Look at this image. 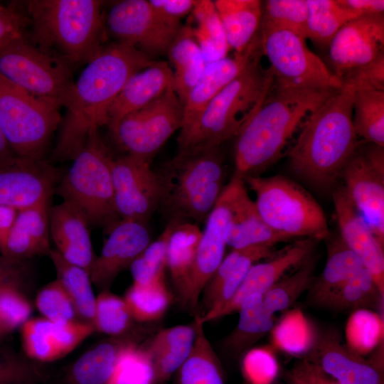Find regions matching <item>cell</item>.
Returning a JSON list of instances; mask_svg holds the SVG:
<instances>
[{
  "label": "cell",
  "mask_w": 384,
  "mask_h": 384,
  "mask_svg": "<svg viewBox=\"0 0 384 384\" xmlns=\"http://www.w3.org/2000/svg\"><path fill=\"white\" fill-rule=\"evenodd\" d=\"M154 62L132 45H105L74 82L51 159L73 160L90 134L107 126L109 110L129 78Z\"/></svg>",
  "instance_id": "obj_1"
},
{
  "label": "cell",
  "mask_w": 384,
  "mask_h": 384,
  "mask_svg": "<svg viewBox=\"0 0 384 384\" xmlns=\"http://www.w3.org/2000/svg\"><path fill=\"white\" fill-rule=\"evenodd\" d=\"M356 85L350 80L311 113L288 151L292 169L310 183L332 186L358 148L353 125Z\"/></svg>",
  "instance_id": "obj_2"
},
{
  "label": "cell",
  "mask_w": 384,
  "mask_h": 384,
  "mask_svg": "<svg viewBox=\"0 0 384 384\" xmlns=\"http://www.w3.org/2000/svg\"><path fill=\"white\" fill-rule=\"evenodd\" d=\"M336 90L295 88L273 80L261 105L235 138V173L257 176L274 164L306 117Z\"/></svg>",
  "instance_id": "obj_3"
},
{
  "label": "cell",
  "mask_w": 384,
  "mask_h": 384,
  "mask_svg": "<svg viewBox=\"0 0 384 384\" xmlns=\"http://www.w3.org/2000/svg\"><path fill=\"white\" fill-rule=\"evenodd\" d=\"M105 1H25L28 39L70 67L88 63L105 46Z\"/></svg>",
  "instance_id": "obj_4"
},
{
  "label": "cell",
  "mask_w": 384,
  "mask_h": 384,
  "mask_svg": "<svg viewBox=\"0 0 384 384\" xmlns=\"http://www.w3.org/2000/svg\"><path fill=\"white\" fill-rule=\"evenodd\" d=\"M261 48L245 68L180 129L178 151L220 146L235 138L261 105L274 80L261 64Z\"/></svg>",
  "instance_id": "obj_5"
},
{
  "label": "cell",
  "mask_w": 384,
  "mask_h": 384,
  "mask_svg": "<svg viewBox=\"0 0 384 384\" xmlns=\"http://www.w3.org/2000/svg\"><path fill=\"white\" fill-rule=\"evenodd\" d=\"M156 172L161 185L159 208L169 220H206L225 187L220 146L178 151Z\"/></svg>",
  "instance_id": "obj_6"
},
{
  "label": "cell",
  "mask_w": 384,
  "mask_h": 384,
  "mask_svg": "<svg viewBox=\"0 0 384 384\" xmlns=\"http://www.w3.org/2000/svg\"><path fill=\"white\" fill-rule=\"evenodd\" d=\"M243 179L255 193L259 214L272 230L289 240L318 241L329 237L321 207L299 184L282 176H247Z\"/></svg>",
  "instance_id": "obj_7"
},
{
  "label": "cell",
  "mask_w": 384,
  "mask_h": 384,
  "mask_svg": "<svg viewBox=\"0 0 384 384\" xmlns=\"http://www.w3.org/2000/svg\"><path fill=\"white\" fill-rule=\"evenodd\" d=\"M113 159L99 130L92 132L56 189L64 201L85 215L90 225L107 228L120 219L114 204Z\"/></svg>",
  "instance_id": "obj_8"
},
{
  "label": "cell",
  "mask_w": 384,
  "mask_h": 384,
  "mask_svg": "<svg viewBox=\"0 0 384 384\" xmlns=\"http://www.w3.org/2000/svg\"><path fill=\"white\" fill-rule=\"evenodd\" d=\"M0 78L60 107L74 84L71 67L36 46L27 34L0 48Z\"/></svg>",
  "instance_id": "obj_9"
},
{
  "label": "cell",
  "mask_w": 384,
  "mask_h": 384,
  "mask_svg": "<svg viewBox=\"0 0 384 384\" xmlns=\"http://www.w3.org/2000/svg\"><path fill=\"white\" fill-rule=\"evenodd\" d=\"M60 108L0 78V127L18 156L43 159L62 122Z\"/></svg>",
  "instance_id": "obj_10"
},
{
  "label": "cell",
  "mask_w": 384,
  "mask_h": 384,
  "mask_svg": "<svg viewBox=\"0 0 384 384\" xmlns=\"http://www.w3.org/2000/svg\"><path fill=\"white\" fill-rule=\"evenodd\" d=\"M261 50L274 80L301 89L338 90L343 82L307 46L306 38L289 31L259 30Z\"/></svg>",
  "instance_id": "obj_11"
},
{
  "label": "cell",
  "mask_w": 384,
  "mask_h": 384,
  "mask_svg": "<svg viewBox=\"0 0 384 384\" xmlns=\"http://www.w3.org/2000/svg\"><path fill=\"white\" fill-rule=\"evenodd\" d=\"M183 105L169 88L144 107L125 115L112 134L127 154L151 162L171 136L180 129Z\"/></svg>",
  "instance_id": "obj_12"
},
{
  "label": "cell",
  "mask_w": 384,
  "mask_h": 384,
  "mask_svg": "<svg viewBox=\"0 0 384 384\" xmlns=\"http://www.w3.org/2000/svg\"><path fill=\"white\" fill-rule=\"evenodd\" d=\"M105 27L116 42L132 45L151 57L166 54L182 25L164 19L149 1L123 0L110 8Z\"/></svg>",
  "instance_id": "obj_13"
},
{
  "label": "cell",
  "mask_w": 384,
  "mask_h": 384,
  "mask_svg": "<svg viewBox=\"0 0 384 384\" xmlns=\"http://www.w3.org/2000/svg\"><path fill=\"white\" fill-rule=\"evenodd\" d=\"M356 151L344 167L343 186L371 233L384 244V151L372 144Z\"/></svg>",
  "instance_id": "obj_14"
},
{
  "label": "cell",
  "mask_w": 384,
  "mask_h": 384,
  "mask_svg": "<svg viewBox=\"0 0 384 384\" xmlns=\"http://www.w3.org/2000/svg\"><path fill=\"white\" fill-rule=\"evenodd\" d=\"M114 204L120 219L146 223L161 202V185L150 161L130 154L113 159Z\"/></svg>",
  "instance_id": "obj_15"
},
{
  "label": "cell",
  "mask_w": 384,
  "mask_h": 384,
  "mask_svg": "<svg viewBox=\"0 0 384 384\" xmlns=\"http://www.w3.org/2000/svg\"><path fill=\"white\" fill-rule=\"evenodd\" d=\"M383 341L365 358L341 341L334 331L317 335L304 358L319 366L339 384H384Z\"/></svg>",
  "instance_id": "obj_16"
},
{
  "label": "cell",
  "mask_w": 384,
  "mask_h": 384,
  "mask_svg": "<svg viewBox=\"0 0 384 384\" xmlns=\"http://www.w3.org/2000/svg\"><path fill=\"white\" fill-rule=\"evenodd\" d=\"M333 73L343 82L348 75L384 55L383 14L356 18L344 24L329 46Z\"/></svg>",
  "instance_id": "obj_17"
},
{
  "label": "cell",
  "mask_w": 384,
  "mask_h": 384,
  "mask_svg": "<svg viewBox=\"0 0 384 384\" xmlns=\"http://www.w3.org/2000/svg\"><path fill=\"white\" fill-rule=\"evenodd\" d=\"M230 218L228 194L224 188L206 220L192 270L178 295L186 309H196L201 293L225 257Z\"/></svg>",
  "instance_id": "obj_18"
},
{
  "label": "cell",
  "mask_w": 384,
  "mask_h": 384,
  "mask_svg": "<svg viewBox=\"0 0 384 384\" xmlns=\"http://www.w3.org/2000/svg\"><path fill=\"white\" fill-rule=\"evenodd\" d=\"M58 178L43 159L16 156L0 165V205L21 210L48 203Z\"/></svg>",
  "instance_id": "obj_19"
},
{
  "label": "cell",
  "mask_w": 384,
  "mask_h": 384,
  "mask_svg": "<svg viewBox=\"0 0 384 384\" xmlns=\"http://www.w3.org/2000/svg\"><path fill=\"white\" fill-rule=\"evenodd\" d=\"M108 237L90 273L98 288L108 289L116 277L144 252L151 242L146 223L119 219L107 228Z\"/></svg>",
  "instance_id": "obj_20"
},
{
  "label": "cell",
  "mask_w": 384,
  "mask_h": 384,
  "mask_svg": "<svg viewBox=\"0 0 384 384\" xmlns=\"http://www.w3.org/2000/svg\"><path fill=\"white\" fill-rule=\"evenodd\" d=\"M316 240L301 238L286 246L267 261L256 262L248 270L231 299L212 317V321L238 312L248 297L264 295L287 272L312 256Z\"/></svg>",
  "instance_id": "obj_21"
},
{
  "label": "cell",
  "mask_w": 384,
  "mask_h": 384,
  "mask_svg": "<svg viewBox=\"0 0 384 384\" xmlns=\"http://www.w3.org/2000/svg\"><path fill=\"white\" fill-rule=\"evenodd\" d=\"M333 201L340 238L370 272L384 297L383 245L371 233L343 187L334 191Z\"/></svg>",
  "instance_id": "obj_22"
},
{
  "label": "cell",
  "mask_w": 384,
  "mask_h": 384,
  "mask_svg": "<svg viewBox=\"0 0 384 384\" xmlns=\"http://www.w3.org/2000/svg\"><path fill=\"white\" fill-rule=\"evenodd\" d=\"M225 188L228 194L231 214L227 245L232 249L256 245L274 247L277 243L289 240L272 230L262 219L255 201L248 195L242 176L235 173Z\"/></svg>",
  "instance_id": "obj_23"
},
{
  "label": "cell",
  "mask_w": 384,
  "mask_h": 384,
  "mask_svg": "<svg viewBox=\"0 0 384 384\" xmlns=\"http://www.w3.org/2000/svg\"><path fill=\"white\" fill-rule=\"evenodd\" d=\"M275 253L274 247L269 245L233 249L224 257L203 291L206 311L203 315L199 314L200 321L204 324L211 321L233 296L250 268Z\"/></svg>",
  "instance_id": "obj_24"
},
{
  "label": "cell",
  "mask_w": 384,
  "mask_h": 384,
  "mask_svg": "<svg viewBox=\"0 0 384 384\" xmlns=\"http://www.w3.org/2000/svg\"><path fill=\"white\" fill-rule=\"evenodd\" d=\"M48 217L50 235L56 250L65 260L90 274L95 257L87 218L76 206L64 201L49 209Z\"/></svg>",
  "instance_id": "obj_25"
},
{
  "label": "cell",
  "mask_w": 384,
  "mask_h": 384,
  "mask_svg": "<svg viewBox=\"0 0 384 384\" xmlns=\"http://www.w3.org/2000/svg\"><path fill=\"white\" fill-rule=\"evenodd\" d=\"M260 48L258 31L243 52L206 63L201 78L184 103L181 129L190 124L198 116L209 102L245 68Z\"/></svg>",
  "instance_id": "obj_26"
},
{
  "label": "cell",
  "mask_w": 384,
  "mask_h": 384,
  "mask_svg": "<svg viewBox=\"0 0 384 384\" xmlns=\"http://www.w3.org/2000/svg\"><path fill=\"white\" fill-rule=\"evenodd\" d=\"M171 87L174 72L165 61L154 60L132 75L109 110L107 127L112 134L125 115L144 107Z\"/></svg>",
  "instance_id": "obj_27"
},
{
  "label": "cell",
  "mask_w": 384,
  "mask_h": 384,
  "mask_svg": "<svg viewBox=\"0 0 384 384\" xmlns=\"http://www.w3.org/2000/svg\"><path fill=\"white\" fill-rule=\"evenodd\" d=\"M48 212V203L18 210L6 238L3 257L20 260L49 254Z\"/></svg>",
  "instance_id": "obj_28"
},
{
  "label": "cell",
  "mask_w": 384,
  "mask_h": 384,
  "mask_svg": "<svg viewBox=\"0 0 384 384\" xmlns=\"http://www.w3.org/2000/svg\"><path fill=\"white\" fill-rule=\"evenodd\" d=\"M196 334V324H181L159 331L144 347L161 384L171 377L189 356Z\"/></svg>",
  "instance_id": "obj_29"
},
{
  "label": "cell",
  "mask_w": 384,
  "mask_h": 384,
  "mask_svg": "<svg viewBox=\"0 0 384 384\" xmlns=\"http://www.w3.org/2000/svg\"><path fill=\"white\" fill-rule=\"evenodd\" d=\"M214 5L230 49L243 52L257 33L262 18L260 0H216Z\"/></svg>",
  "instance_id": "obj_30"
},
{
  "label": "cell",
  "mask_w": 384,
  "mask_h": 384,
  "mask_svg": "<svg viewBox=\"0 0 384 384\" xmlns=\"http://www.w3.org/2000/svg\"><path fill=\"white\" fill-rule=\"evenodd\" d=\"M238 312V324L223 342L225 351L235 357L242 356L274 326V315L265 308L262 294L247 297Z\"/></svg>",
  "instance_id": "obj_31"
},
{
  "label": "cell",
  "mask_w": 384,
  "mask_h": 384,
  "mask_svg": "<svg viewBox=\"0 0 384 384\" xmlns=\"http://www.w3.org/2000/svg\"><path fill=\"white\" fill-rule=\"evenodd\" d=\"M166 54L174 67V89L184 105L206 65L191 26H182Z\"/></svg>",
  "instance_id": "obj_32"
},
{
  "label": "cell",
  "mask_w": 384,
  "mask_h": 384,
  "mask_svg": "<svg viewBox=\"0 0 384 384\" xmlns=\"http://www.w3.org/2000/svg\"><path fill=\"white\" fill-rule=\"evenodd\" d=\"M363 267L359 258L342 240L336 238L329 245L327 260L322 272L309 288L310 301L322 306L332 294Z\"/></svg>",
  "instance_id": "obj_33"
},
{
  "label": "cell",
  "mask_w": 384,
  "mask_h": 384,
  "mask_svg": "<svg viewBox=\"0 0 384 384\" xmlns=\"http://www.w3.org/2000/svg\"><path fill=\"white\" fill-rule=\"evenodd\" d=\"M130 341L110 339L90 348L76 360L65 374L68 384H107L119 356Z\"/></svg>",
  "instance_id": "obj_34"
},
{
  "label": "cell",
  "mask_w": 384,
  "mask_h": 384,
  "mask_svg": "<svg viewBox=\"0 0 384 384\" xmlns=\"http://www.w3.org/2000/svg\"><path fill=\"white\" fill-rule=\"evenodd\" d=\"M196 334L191 352L176 372V384H225L220 361L208 339L199 314L194 318Z\"/></svg>",
  "instance_id": "obj_35"
},
{
  "label": "cell",
  "mask_w": 384,
  "mask_h": 384,
  "mask_svg": "<svg viewBox=\"0 0 384 384\" xmlns=\"http://www.w3.org/2000/svg\"><path fill=\"white\" fill-rule=\"evenodd\" d=\"M353 99V125L357 137L384 147V90L356 82Z\"/></svg>",
  "instance_id": "obj_36"
},
{
  "label": "cell",
  "mask_w": 384,
  "mask_h": 384,
  "mask_svg": "<svg viewBox=\"0 0 384 384\" xmlns=\"http://www.w3.org/2000/svg\"><path fill=\"white\" fill-rule=\"evenodd\" d=\"M201 232L196 224L181 220H176L171 232L167 250V268L178 295L192 270Z\"/></svg>",
  "instance_id": "obj_37"
},
{
  "label": "cell",
  "mask_w": 384,
  "mask_h": 384,
  "mask_svg": "<svg viewBox=\"0 0 384 384\" xmlns=\"http://www.w3.org/2000/svg\"><path fill=\"white\" fill-rule=\"evenodd\" d=\"M308 18L306 39L322 48H329L338 30L358 16L338 0H306Z\"/></svg>",
  "instance_id": "obj_38"
},
{
  "label": "cell",
  "mask_w": 384,
  "mask_h": 384,
  "mask_svg": "<svg viewBox=\"0 0 384 384\" xmlns=\"http://www.w3.org/2000/svg\"><path fill=\"white\" fill-rule=\"evenodd\" d=\"M191 13L196 24L193 34L206 63L228 56L230 47L213 1L196 0Z\"/></svg>",
  "instance_id": "obj_39"
},
{
  "label": "cell",
  "mask_w": 384,
  "mask_h": 384,
  "mask_svg": "<svg viewBox=\"0 0 384 384\" xmlns=\"http://www.w3.org/2000/svg\"><path fill=\"white\" fill-rule=\"evenodd\" d=\"M48 255L56 270L57 279L70 297L77 314L91 324L96 297L92 291L90 274L65 260L56 250H50Z\"/></svg>",
  "instance_id": "obj_40"
},
{
  "label": "cell",
  "mask_w": 384,
  "mask_h": 384,
  "mask_svg": "<svg viewBox=\"0 0 384 384\" xmlns=\"http://www.w3.org/2000/svg\"><path fill=\"white\" fill-rule=\"evenodd\" d=\"M383 297L372 274L363 267L332 294L322 306L336 311L377 309L383 305Z\"/></svg>",
  "instance_id": "obj_41"
},
{
  "label": "cell",
  "mask_w": 384,
  "mask_h": 384,
  "mask_svg": "<svg viewBox=\"0 0 384 384\" xmlns=\"http://www.w3.org/2000/svg\"><path fill=\"white\" fill-rule=\"evenodd\" d=\"M270 333L275 347L303 358L310 351L317 336L311 324L299 310L284 316Z\"/></svg>",
  "instance_id": "obj_42"
},
{
  "label": "cell",
  "mask_w": 384,
  "mask_h": 384,
  "mask_svg": "<svg viewBox=\"0 0 384 384\" xmlns=\"http://www.w3.org/2000/svg\"><path fill=\"white\" fill-rule=\"evenodd\" d=\"M316 267L315 260L310 257L296 271L284 276L263 295L267 310L274 315L292 306L299 297L309 289L313 281Z\"/></svg>",
  "instance_id": "obj_43"
},
{
  "label": "cell",
  "mask_w": 384,
  "mask_h": 384,
  "mask_svg": "<svg viewBox=\"0 0 384 384\" xmlns=\"http://www.w3.org/2000/svg\"><path fill=\"white\" fill-rule=\"evenodd\" d=\"M169 220L159 238L150 242L144 252L130 266L133 284L149 285L165 282L167 268V250L169 238L176 223Z\"/></svg>",
  "instance_id": "obj_44"
},
{
  "label": "cell",
  "mask_w": 384,
  "mask_h": 384,
  "mask_svg": "<svg viewBox=\"0 0 384 384\" xmlns=\"http://www.w3.org/2000/svg\"><path fill=\"white\" fill-rule=\"evenodd\" d=\"M123 298L134 320L140 322L154 321L161 319L172 300L166 282L149 285L133 284Z\"/></svg>",
  "instance_id": "obj_45"
},
{
  "label": "cell",
  "mask_w": 384,
  "mask_h": 384,
  "mask_svg": "<svg viewBox=\"0 0 384 384\" xmlns=\"http://www.w3.org/2000/svg\"><path fill=\"white\" fill-rule=\"evenodd\" d=\"M306 0H267L262 2L260 31L286 30L306 38Z\"/></svg>",
  "instance_id": "obj_46"
},
{
  "label": "cell",
  "mask_w": 384,
  "mask_h": 384,
  "mask_svg": "<svg viewBox=\"0 0 384 384\" xmlns=\"http://www.w3.org/2000/svg\"><path fill=\"white\" fill-rule=\"evenodd\" d=\"M353 312L346 324V345L363 356L383 341V319L370 309H361Z\"/></svg>",
  "instance_id": "obj_47"
},
{
  "label": "cell",
  "mask_w": 384,
  "mask_h": 384,
  "mask_svg": "<svg viewBox=\"0 0 384 384\" xmlns=\"http://www.w3.org/2000/svg\"><path fill=\"white\" fill-rule=\"evenodd\" d=\"M134 320L124 298L102 290L97 297L92 326L95 331L112 336L123 335Z\"/></svg>",
  "instance_id": "obj_48"
},
{
  "label": "cell",
  "mask_w": 384,
  "mask_h": 384,
  "mask_svg": "<svg viewBox=\"0 0 384 384\" xmlns=\"http://www.w3.org/2000/svg\"><path fill=\"white\" fill-rule=\"evenodd\" d=\"M107 384H157L145 348L129 343L121 351Z\"/></svg>",
  "instance_id": "obj_49"
},
{
  "label": "cell",
  "mask_w": 384,
  "mask_h": 384,
  "mask_svg": "<svg viewBox=\"0 0 384 384\" xmlns=\"http://www.w3.org/2000/svg\"><path fill=\"white\" fill-rule=\"evenodd\" d=\"M21 327L23 348L28 357L42 362L61 358L52 337V321L43 317L28 319Z\"/></svg>",
  "instance_id": "obj_50"
},
{
  "label": "cell",
  "mask_w": 384,
  "mask_h": 384,
  "mask_svg": "<svg viewBox=\"0 0 384 384\" xmlns=\"http://www.w3.org/2000/svg\"><path fill=\"white\" fill-rule=\"evenodd\" d=\"M31 314V306L16 284L0 287V339L21 326Z\"/></svg>",
  "instance_id": "obj_51"
},
{
  "label": "cell",
  "mask_w": 384,
  "mask_h": 384,
  "mask_svg": "<svg viewBox=\"0 0 384 384\" xmlns=\"http://www.w3.org/2000/svg\"><path fill=\"white\" fill-rule=\"evenodd\" d=\"M36 304L43 318L53 323L74 320L77 314L70 297L57 279L38 292Z\"/></svg>",
  "instance_id": "obj_52"
},
{
  "label": "cell",
  "mask_w": 384,
  "mask_h": 384,
  "mask_svg": "<svg viewBox=\"0 0 384 384\" xmlns=\"http://www.w3.org/2000/svg\"><path fill=\"white\" fill-rule=\"evenodd\" d=\"M241 371L247 384H273L279 366L270 348H251L242 355Z\"/></svg>",
  "instance_id": "obj_53"
},
{
  "label": "cell",
  "mask_w": 384,
  "mask_h": 384,
  "mask_svg": "<svg viewBox=\"0 0 384 384\" xmlns=\"http://www.w3.org/2000/svg\"><path fill=\"white\" fill-rule=\"evenodd\" d=\"M38 368L0 343V384H37Z\"/></svg>",
  "instance_id": "obj_54"
},
{
  "label": "cell",
  "mask_w": 384,
  "mask_h": 384,
  "mask_svg": "<svg viewBox=\"0 0 384 384\" xmlns=\"http://www.w3.org/2000/svg\"><path fill=\"white\" fill-rule=\"evenodd\" d=\"M29 23L25 1L0 3V48L27 34Z\"/></svg>",
  "instance_id": "obj_55"
},
{
  "label": "cell",
  "mask_w": 384,
  "mask_h": 384,
  "mask_svg": "<svg viewBox=\"0 0 384 384\" xmlns=\"http://www.w3.org/2000/svg\"><path fill=\"white\" fill-rule=\"evenodd\" d=\"M92 326L75 319L63 323H53L52 337L61 357L74 350L93 331Z\"/></svg>",
  "instance_id": "obj_56"
},
{
  "label": "cell",
  "mask_w": 384,
  "mask_h": 384,
  "mask_svg": "<svg viewBox=\"0 0 384 384\" xmlns=\"http://www.w3.org/2000/svg\"><path fill=\"white\" fill-rule=\"evenodd\" d=\"M290 384H339L314 362L302 358L287 374Z\"/></svg>",
  "instance_id": "obj_57"
},
{
  "label": "cell",
  "mask_w": 384,
  "mask_h": 384,
  "mask_svg": "<svg viewBox=\"0 0 384 384\" xmlns=\"http://www.w3.org/2000/svg\"><path fill=\"white\" fill-rule=\"evenodd\" d=\"M149 2L164 19L181 23V18L192 11L196 0H149Z\"/></svg>",
  "instance_id": "obj_58"
},
{
  "label": "cell",
  "mask_w": 384,
  "mask_h": 384,
  "mask_svg": "<svg viewBox=\"0 0 384 384\" xmlns=\"http://www.w3.org/2000/svg\"><path fill=\"white\" fill-rule=\"evenodd\" d=\"M346 78L384 90V55H380L365 68L348 75L343 80Z\"/></svg>",
  "instance_id": "obj_59"
},
{
  "label": "cell",
  "mask_w": 384,
  "mask_h": 384,
  "mask_svg": "<svg viewBox=\"0 0 384 384\" xmlns=\"http://www.w3.org/2000/svg\"><path fill=\"white\" fill-rule=\"evenodd\" d=\"M338 2L354 12L358 17L383 14V0H338Z\"/></svg>",
  "instance_id": "obj_60"
},
{
  "label": "cell",
  "mask_w": 384,
  "mask_h": 384,
  "mask_svg": "<svg viewBox=\"0 0 384 384\" xmlns=\"http://www.w3.org/2000/svg\"><path fill=\"white\" fill-rule=\"evenodd\" d=\"M17 210L0 205V253L2 254L9 233L16 218Z\"/></svg>",
  "instance_id": "obj_61"
},
{
  "label": "cell",
  "mask_w": 384,
  "mask_h": 384,
  "mask_svg": "<svg viewBox=\"0 0 384 384\" xmlns=\"http://www.w3.org/2000/svg\"><path fill=\"white\" fill-rule=\"evenodd\" d=\"M18 260H14L3 257L0 260V287L6 284H16L18 270L16 267Z\"/></svg>",
  "instance_id": "obj_62"
},
{
  "label": "cell",
  "mask_w": 384,
  "mask_h": 384,
  "mask_svg": "<svg viewBox=\"0 0 384 384\" xmlns=\"http://www.w3.org/2000/svg\"><path fill=\"white\" fill-rule=\"evenodd\" d=\"M16 155L11 149L0 127V165H2Z\"/></svg>",
  "instance_id": "obj_63"
}]
</instances>
